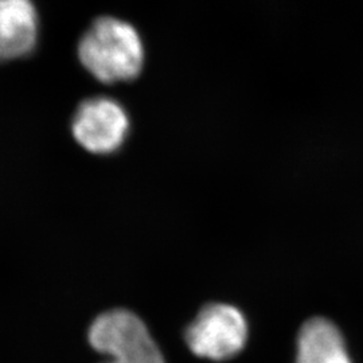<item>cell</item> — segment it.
<instances>
[{
  "instance_id": "obj_1",
  "label": "cell",
  "mask_w": 363,
  "mask_h": 363,
  "mask_svg": "<svg viewBox=\"0 0 363 363\" xmlns=\"http://www.w3.org/2000/svg\"><path fill=\"white\" fill-rule=\"evenodd\" d=\"M78 60L103 84L130 82L143 70L145 52L138 30L118 18L103 16L86 28L78 42Z\"/></svg>"
},
{
  "instance_id": "obj_2",
  "label": "cell",
  "mask_w": 363,
  "mask_h": 363,
  "mask_svg": "<svg viewBox=\"0 0 363 363\" xmlns=\"http://www.w3.org/2000/svg\"><path fill=\"white\" fill-rule=\"evenodd\" d=\"M88 337L94 350L112 357L108 363H166L142 319L127 310L100 315Z\"/></svg>"
},
{
  "instance_id": "obj_3",
  "label": "cell",
  "mask_w": 363,
  "mask_h": 363,
  "mask_svg": "<svg viewBox=\"0 0 363 363\" xmlns=\"http://www.w3.org/2000/svg\"><path fill=\"white\" fill-rule=\"evenodd\" d=\"M130 116L112 97L97 96L78 105L72 118L73 138L94 155H111L120 150L130 133Z\"/></svg>"
},
{
  "instance_id": "obj_4",
  "label": "cell",
  "mask_w": 363,
  "mask_h": 363,
  "mask_svg": "<svg viewBox=\"0 0 363 363\" xmlns=\"http://www.w3.org/2000/svg\"><path fill=\"white\" fill-rule=\"evenodd\" d=\"M244 315L228 304H210L186 330L190 350L201 358L225 361L233 358L247 343Z\"/></svg>"
},
{
  "instance_id": "obj_5",
  "label": "cell",
  "mask_w": 363,
  "mask_h": 363,
  "mask_svg": "<svg viewBox=\"0 0 363 363\" xmlns=\"http://www.w3.org/2000/svg\"><path fill=\"white\" fill-rule=\"evenodd\" d=\"M39 38V16L33 0H0V64L28 57Z\"/></svg>"
},
{
  "instance_id": "obj_6",
  "label": "cell",
  "mask_w": 363,
  "mask_h": 363,
  "mask_svg": "<svg viewBox=\"0 0 363 363\" xmlns=\"http://www.w3.org/2000/svg\"><path fill=\"white\" fill-rule=\"evenodd\" d=\"M296 363H351V359L334 323L315 318L300 330Z\"/></svg>"
}]
</instances>
